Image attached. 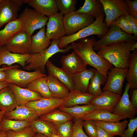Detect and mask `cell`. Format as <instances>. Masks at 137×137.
<instances>
[{
  "label": "cell",
  "instance_id": "cell-57",
  "mask_svg": "<svg viewBox=\"0 0 137 137\" xmlns=\"http://www.w3.org/2000/svg\"><path fill=\"white\" fill-rule=\"evenodd\" d=\"M0 137H7L5 132H2L0 133Z\"/></svg>",
  "mask_w": 137,
  "mask_h": 137
},
{
  "label": "cell",
  "instance_id": "cell-2",
  "mask_svg": "<svg viewBox=\"0 0 137 137\" xmlns=\"http://www.w3.org/2000/svg\"><path fill=\"white\" fill-rule=\"evenodd\" d=\"M134 42L115 43L101 48L97 54L115 67L127 68L131 54V47Z\"/></svg>",
  "mask_w": 137,
  "mask_h": 137
},
{
  "label": "cell",
  "instance_id": "cell-43",
  "mask_svg": "<svg viewBox=\"0 0 137 137\" xmlns=\"http://www.w3.org/2000/svg\"><path fill=\"white\" fill-rule=\"evenodd\" d=\"M115 25L118 26L126 34L130 35L133 33L130 25L125 17V16L117 19L113 23L112 26Z\"/></svg>",
  "mask_w": 137,
  "mask_h": 137
},
{
  "label": "cell",
  "instance_id": "cell-45",
  "mask_svg": "<svg viewBox=\"0 0 137 137\" xmlns=\"http://www.w3.org/2000/svg\"><path fill=\"white\" fill-rule=\"evenodd\" d=\"M137 128V118L130 119L128 124V128L124 131L120 137H133L134 133Z\"/></svg>",
  "mask_w": 137,
  "mask_h": 137
},
{
  "label": "cell",
  "instance_id": "cell-16",
  "mask_svg": "<svg viewBox=\"0 0 137 137\" xmlns=\"http://www.w3.org/2000/svg\"><path fill=\"white\" fill-rule=\"evenodd\" d=\"M20 7L13 0H2L0 2V28L6 23L18 19Z\"/></svg>",
  "mask_w": 137,
  "mask_h": 137
},
{
  "label": "cell",
  "instance_id": "cell-3",
  "mask_svg": "<svg viewBox=\"0 0 137 137\" xmlns=\"http://www.w3.org/2000/svg\"><path fill=\"white\" fill-rule=\"evenodd\" d=\"M105 15L104 13H102L89 26L73 35L61 38L58 44V47L61 49L66 48L70 43L92 35H96L99 38H102L109 29L104 21Z\"/></svg>",
  "mask_w": 137,
  "mask_h": 137
},
{
  "label": "cell",
  "instance_id": "cell-21",
  "mask_svg": "<svg viewBox=\"0 0 137 137\" xmlns=\"http://www.w3.org/2000/svg\"><path fill=\"white\" fill-rule=\"evenodd\" d=\"M39 117L37 113L33 109L26 106H17L15 109L6 113L4 118L10 119L31 122Z\"/></svg>",
  "mask_w": 137,
  "mask_h": 137
},
{
  "label": "cell",
  "instance_id": "cell-49",
  "mask_svg": "<svg viewBox=\"0 0 137 137\" xmlns=\"http://www.w3.org/2000/svg\"><path fill=\"white\" fill-rule=\"evenodd\" d=\"M133 107L136 109L137 108V89L133 90L132 95L130 101Z\"/></svg>",
  "mask_w": 137,
  "mask_h": 137
},
{
  "label": "cell",
  "instance_id": "cell-14",
  "mask_svg": "<svg viewBox=\"0 0 137 137\" xmlns=\"http://www.w3.org/2000/svg\"><path fill=\"white\" fill-rule=\"evenodd\" d=\"M130 86L127 82L122 96L115 106L112 113L117 115L131 119L135 117L137 110L133 107L129 99L128 92Z\"/></svg>",
  "mask_w": 137,
  "mask_h": 137
},
{
  "label": "cell",
  "instance_id": "cell-58",
  "mask_svg": "<svg viewBox=\"0 0 137 137\" xmlns=\"http://www.w3.org/2000/svg\"><path fill=\"white\" fill-rule=\"evenodd\" d=\"M52 137H61L58 134L54 135Z\"/></svg>",
  "mask_w": 137,
  "mask_h": 137
},
{
  "label": "cell",
  "instance_id": "cell-30",
  "mask_svg": "<svg viewBox=\"0 0 137 137\" xmlns=\"http://www.w3.org/2000/svg\"><path fill=\"white\" fill-rule=\"evenodd\" d=\"M96 125L102 127L112 136H121L126 130L128 121L125 120L122 122H108L94 120Z\"/></svg>",
  "mask_w": 137,
  "mask_h": 137
},
{
  "label": "cell",
  "instance_id": "cell-35",
  "mask_svg": "<svg viewBox=\"0 0 137 137\" xmlns=\"http://www.w3.org/2000/svg\"><path fill=\"white\" fill-rule=\"evenodd\" d=\"M47 77H41L33 80L29 83L27 88L38 93L45 98H53L46 83Z\"/></svg>",
  "mask_w": 137,
  "mask_h": 137
},
{
  "label": "cell",
  "instance_id": "cell-5",
  "mask_svg": "<svg viewBox=\"0 0 137 137\" xmlns=\"http://www.w3.org/2000/svg\"><path fill=\"white\" fill-rule=\"evenodd\" d=\"M18 19L21 23L23 30L31 36L35 30L44 27L48 17L34 9L27 7Z\"/></svg>",
  "mask_w": 137,
  "mask_h": 137
},
{
  "label": "cell",
  "instance_id": "cell-12",
  "mask_svg": "<svg viewBox=\"0 0 137 137\" xmlns=\"http://www.w3.org/2000/svg\"><path fill=\"white\" fill-rule=\"evenodd\" d=\"M64 101V99L44 98L38 100L29 101L25 106L34 110L39 117L62 106Z\"/></svg>",
  "mask_w": 137,
  "mask_h": 137
},
{
  "label": "cell",
  "instance_id": "cell-61",
  "mask_svg": "<svg viewBox=\"0 0 137 137\" xmlns=\"http://www.w3.org/2000/svg\"><path fill=\"white\" fill-rule=\"evenodd\" d=\"M45 137H47V136H45Z\"/></svg>",
  "mask_w": 137,
  "mask_h": 137
},
{
  "label": "cell",
  "instance_id": "cell-52",
  "mask_svg": "<svg viewBox=\"0 0 137 137\" xmlns=\"http://www.w3.org/2000/svg\"><path fill=\"white\" fill-rule=\"evenodd\" d=\"M6 113L0 109V124L4 118Z\"/></svg>",
  "mask_w": 137,
  "mask_h": 137
},
{
  "label": "cell",
  "instance_id": "cell-42",
  "mask_svg": "<svg viewBox=\"0 0 137 137\" xmlns=\"http://www.w3.org/2000/svg\"><path fill=\"white\" fill-rule=\"evenodd\" d=\"M83 120L81 118L74 119L71 137H89L83 130Z\"/></svg>",
  "mask_w": 137,
  "mask_h": 137
},
{
  "label": "cell",
  "instance_id": "cell-26",
  "mask_svg": "<svg viewBox=\"0 0 137 137\" xmlns=\"http://www.w3.org/2000/svg\"><path fill=\"white\" fill-rule=\"evenodd\" d=\"M95 96L89 93H85L76 90L70 92L64 99L62 106L70 107L80 105H88Z\"/></svg>",
  "mask_w": 137,
  "mask_h": 137
},
{
  "label": "cell",
  "instance_id": "cell-10",
  "mask_svg": "<svg viewBox=\"0 0 137 137\" xmlns=\"http://www.w3.org/2000/svg\"><path fill=\"white\" fill-rule=\"evenodd\" d=\"M128 71V68L112 67L107 71V80L103 92L109 91L121 95Z\"/></svg>",
  "mask_w": 137,
  "mask_h": 137
},
{
  "label": "cell",
  "instance_id": "cell-6",
  "mask_svg": "<svg viewBox=\"0 0 137 137\" xmlns=\"http://www.w3.org/2000/svg\"><path fill=\"white\" fill-rule=\"evenodd\" d=\"M19 67L17 65H12L4 71L7 75L6 82L26 88L29 83L33 80L39 77L47 76L39 71L28 72L18 68Z\"/></svg>",
  "mask_w": 137,
  "mask_h": 137
},
{
  "label": "cell",
  "instance_id": "cell-34",
  "mask_svg": "<svg viewBox=\"0 0 137 137\" xmlns=\"http://www.w3.org/2000/svg\"><path fill=\"white\" fill-rule=\"evenodd\" d=\"M128 71L125 78L130 84V89H137V50L133 51L128 61Z\"/></svg>",
  "mask_w": 137,
  "mask_h": 137
},
{
  "label": "cell",
  "instance_id": "cell-40",
  "mask_svg": "<svg viewBox=\"0 0 137 137\" xmlns=\"http://www.w3.org/2000/svg\"><path fill=\"white\" fill-rule=\"evenodd\" d=\"M73 122V120H70L56 126L58 135L61 137H71Z\"/></svg>",
  "mask_w": 137,
  "mask_h": 137
},
{
  "label": "cell",
  "instance_id": "cell-33",
  "mask_svg": "<svg viewBox=\"0 0 137 137\" xmlns=\"http://www.w3.org/2000/svg\"><path fill=\"white\" fill-rule=\"evenodd\" d=\"M22 30L21 23L18 19L7 23L4 29L0 30V46L6 45L10 38Z\"/></svg>",
  "mask_w": 137,
  "mask_h": 137
},
{
  "label": "cell",
  "instance_id": "cell-46",
  "mask_svg": "<svg viewBox=\"0 0 137 137\" xmlns=\"http://www.w3.org/2000/svg\"><path fill=\"white\" fill-rule=\"evenodd\" d=\"M125 17L130 25L134 36L137 37V17L131 14Z\"/></svg>",
  "mask_w": 137,
  "mask_h": 137
},
{
  "label": "cell",
  "instance_id": "cell-8",
  "mask_svg": "<svg viewBox=\"0 0 137 137\" xmlns=\"http://www.w3.org/2000/svg\"><path fill=\"white\" fill-rule=\"evenodd\" d=\"M137 37L128 35L123 31L118 26H111L103 37L96 41L93 45L94 50L98 51L101 48L108 45L121 42H134Z\"/></svg>",
  "mask_w": 137,
  "mask_h": 137
},
{
  "label": "cell",
  "instance_id": "cell-37",
  "mask_svg": "<svg viewBox=\"0 0 137 137\" xmlns=\"http://www.w3.org/2000/svg\"><path fill=\"white\" fill-rule=\"evenodd\" d=\"M107 77L103 75L97 70L90 80L88 88V93L96 97L101 95L103 91L100 87L105 84Z\"/></svg>",
  "mask_w": 137,
  "mask_h": 137
},
{
  "label": "cell",
  "instance_id": "cell-11",
  "mask_svg": "<svg viewBox=\"0 0 137 137\" xmlns=\"http://www.w3.org/2000/svg\"><path fill=\"white\" fill-rule=\"evenodd\" d=\"M31 41V36L22 30L10 38L6 46L11 52L24 55L30 54Z\"/></svg>",
  "mask_w": 137,
  "mask_h": 137
},
{
  "label": "cell",
  "instance_id": "cell-36",
  "mask_svg": "<svg viewBox=\"0 0 137 137\" xmlns=\"http://www.w3.org/2000/svg\"><path fill=\"white\" fill-rule=\"evenodd\" d=\"M57 109L40 116V118L50 122L56 126L73 119L68 113Z\"/></svg>",
  "mask_w": 137,
  "mask_h": 137
},
{
  "label": "cell",
  "instance_id": "cell-59",
  "mask_svg": "<svg viewBox=\"0 0 137 137\" xmlns=\"http://www.w3.org/2000/svg\"><path fill=\"white\" fill-rule=\"evenodd\" d=\"M2 0H0V2H1Z\"/></svg>",
  "mask_w": 137,
  "mask_h": 137
},
{
  "label": "cell",
  "instance_id": "cell-31",
  "mask_svg": "<svg viewBox=\"0 0 137 137\" xmlns=\"http://www.w3.org/2000/svg\"><path fill=\"white\" fill-rule=\"evenodd\" d=\"M76 11L89 15L95 19L104 13L103 5L100 0H85L82 6Z\"/></svg>",
  "mask_w": 137,
  "mask_h": 137
},
{
  "label": "cell",
  "instance_id": "cell-44",
  "mask_svg": "<svg viewBox=\"0 0 137 137\" xmlns=\"http://www.w3.org/2000/svg\"><path fill=\"white\" fill-rule=\"evenodd\" d=\"M83 127L89 137H97V129L93 120L83 121Z\"/></svg>",
  "mask_w": 137,
  "mask_h": 137
},
{
  "label": "cell",
  "instance_id": "cell-48",
  "mask_svg": "<svg viewBox=\"0 0 137 137\" xmlns=\"http://www.w3.org/2000/svg\"><path fill=\"white\" fill-rule=\"evenodd\" d=\"M96 125L97 129V137H114L108 133L102 127Z\"/></svg>",
  "mask_w": 137,
  "mask_h": 137
},
{
  "label": "cell",
  "instance_id": "cell-13",
  "mask_svg": "<svg viewBox=\"0 0 137 137\" xmlns=\"http://www.w3.org/2000/svg\"><path fill=\"white\" fill-rule=\"evenodd\" d=\"M63 17L60 12L48 17L46 36L49 39L59 40L65 36Z\"/></svg>",
  "mask_w": 137,
  "mask_h": 137
},
{
  "label": "cell",
  "instance_id": "cell-25",
  "mask_svg": "<svg viewBox=\"0 0 137 137\" xmlns=\"http://www.w3.org/2000/svg\"><path fill=\"white\" fill-rule=\"evenodd\" d=\"M126 118L116 115L106 109L101 108L93 111L81 119L83 121L93 120L105 122H117Z\"/></svg>",
  "mask_w": 137,
  "mask_h": 137
},
{
  "label": "cell",
  "instance_id": "cell-9",
  "mask_svg": "<svg viewBox=\"0 0 137 137\" xmlns=\"http://www.w3.org/2000/svg\"><path fill=\"white\" fill-rule=\"evenodd\" d=\"M95 21L91 16L74 11L64 15L63 22L66 36L73 35L92 24Z\"/></svg>",
  "mask_w": 137,
  "mask_h": 137
},
{
  "label": "cell",
  "instance_id": "cell-15",
  "mask_svg": "<svg viewBox=\"0 0 137 137\" xmlns=\"http://www.w3.org/2000/svg\"><path fill=\"white\" fill-rule=\"evenodd\" d=\"M62 68L67 73L72 76L86 69L87 65L80 57L76 52L62 56L60 60Z\"/></svg>",
  "mask_w": 137,
  "mask_h": 137
},
{
  "label": "cell",
  "instance_id": "cell-60",
  "mask_svg": "<svg viewBox=\"0 0 137 137\" xmlns=\"http://www.w3.org/2000/svg\"><path fill=\"white\" fill-rule=\"evenodd\" d=\"M1 132V130H0V133Z\"/></svg>",
  "mask_w": 137,
  "mask_h": 137
},
{
  "label": "cell",
  "instance_id": "cell-38",
  "mask_svg": "<svg viewBox=\"0 0 137 137\" xmlns=\"http://www.w3.org/2000/svg\"><path fill=\"white\" fill-rule=\"evenodd\" d=\"M31 122L26 121H19L4 118L0 124L1 132L11 130L14 131H21L30 126Z\"/></svg>",
  "mask_w": 137,
  "mask_h": 137
},
{
  "label": "cell",
  "instance_id": "cell-23",
  "mask_svg": "<svg viewBox=\"0 0 137 137\" xmlns=\"http://www.w3.org/2000/svg\"><path fill=\"white\" fill-rule=\"evenodd\" d=\"M48 75L55 77L65 84L70 92L75 90L73 82L72 76L62 68H60L54 65L49 60L46 64Z\"/></svg>",
  "mask_w": 137,
  "mask_h": 137
},
{
  "label": "cell",
  "instance_id": "cell-39",
  "mask_svg": "<svg viewBox=\"0 0 137 137\" xmlns=\"http://www.w3.org/2000/svg\"><path fill=\"white\" fill-rule=\"evenodd\" d=\"M57 8L60 12L65 15L76 10V0H56Z\"/></svg>",
  "mask_w": 137,
  "mask_h": 137
},
{
  "label": "cell",
  "instance_id": "cell-1",
  "mask_svg": "<svg viewBox=\"0 0 137 137\" xmlns=\"http://www.w3.org/2000/svg\"><path fill=\"white\" fill-rule=\"evenodd\" d=\"M96 41L93 38H85L72 43L74 50L82 58L85 64L94 67L103 75L107 77V73L113 65L102 58L93 50V45Z\"/></svg>",
  "mask_w": 137,
  "mask_h": 137
},
{
  "label": "cell",
  "instance_id": "cell-20",
  "mask_svg": "<svg viewBox=\"0 0 137 137\" xmlns=\"http://www.w3.org/2000/svg\"><path fill=\"white\" fill-rule=\"evenodd\" d=\"M96 71L94 68L86 69L78 74L72 76L75 90L84 93H88L90 79L94 75Z\"/></svg>",
  "mask_w": 137,
  "mask_h": 137
},
{
  "label": "cell",
  "instance_id": "cell-27",
  "mask_svg": "<svg viewBox=\"0 0 137 137\" xmlns=\"http://www.w3.org/2000/svg\"><path fill=\"white\" fill-rule=\"evenodd\" d=\"M46 83L53 98L64 99L70 92L65 84L50 75L47 76Z\"/></svg>",
  "mask_w": 137,
  "mask_h": 137
},
{
  "label": "cell",
  "instance_id": "cell-47",
  "mask_svg": "<svg viewBox=\"0 0 137 137\" xmlns=\"http://www.w3.org/2000/svg\"><path fill=\"white\" fill-rule=\"evenodd\" d=\"M125 1L129 8L130 14L137 17V0H126Z\"/></svg>",
  "mask_w": 137,
  "mask_h": 137
},
{
  "label": "cell",
  "instance_id": "cell-51",
  "mask_svg": "<svg viewBox=\"0 0 137 137\" xmlns=\"http://www.w3.org/2000/svg\"><path fill=\"white\" fill-rule=\"evenodd\" d=\"M13 1L21 7L23 4L27 3L28 0H13Z\"/></svg>",
  "mask_w": 137,
  "mask_h": 137
},
{
  "label": "cell",
  "instance_id": "cell-28",
  "mask_svg": "<svg viewBox=\"0 0 137 137\" xmlns=\"http://www.w3.org/2000/svg\"><path fill=\"white\" fill-rule=\"evenodd\" d=\"M46 28L44 27L35 35L31 36L30 54L41 52L47 48L51 41L46 36Z\"/></svg>",
  "mask_w": 137,
  "mask_h": 137
},
{
  "label": "cell",
  "instance_id": "cell-7",
  "mask_svg": "<svg viewBox=\"0 0 137 137\" xmlns=\"http://www.w3.org/2000/svg\"><path fill=\"white\" fill-rule=\"evenodd\" d=\"M106 15L104 22L109 28L117 18L131 14L125 0H100Z\"/></svg>",
  "mask_w": 137,
  "mask_h": 137
},
{
  "label": "cell",
  "instance_id": "cell-55",
  "mask_svg": "<svg viewBox=\"0 0 137 137\" xmlns=\"http://www.w3.org/2000/svg\"><path fill=\"white\" fill-rule=\"evenodd\" d=\"M10 66H8L6 65H4L2 68H0V71H4L6 69L9 67Z\"/></svg>",
  "mask_w": 137,
  "mask_h": 137
},
{
  "label": "cell",
  "instance_id": "cell-4",
  "mask_svg": "<svg viewBox=\"0 0 137 137\" xmlns=\"http://www.w3.org/2000/svg\"><path fill=\"white\" fill-rule=\"evenodd\" d=\"M59 40H53L50 46L42 52L31 54L29 60L26 62L24 69L28 71L33 70L39 71L44 74L45 66L49 59L54 55L58 53L67 52L72 48V46H68L64 49L60 48L58 46Z\"/></svg>",
  "mask_w": 137,
  "mask_h": 137
},
{
  "label": "cell",
  "instance_id": "cell-17",
  "mask_svg": "<svg viewBox=\"0 0 137 137\" xmlns=\"http://www.w3.org/2000/svg\"><path fill=\"white\" fill-rule=\"evenodd\" d=\"M8 85L15 96L17 106H25L29 101L38 100L44 98L38 93L27 88H22L12 83H8Z\"/></svg>",
  "mask_w": 137,
  "mask_h": 137
},
{
  "label": "cell",
  "instance_id": "cell-56",
  "mask_svg": "<svg viewBox=\"0 0 137 137\" xmlns=\"http://www.w3.org/2000/svg\"><path fill=\"white\" fill-rule=\"evenodd\" d=\"M45 136L42 134L36 133L32 137H45Z\"/></svg>",
  "mask_w": 137,
  "mask_h": 137
},
{
  "label": "cell",
  "instance_id": "cell-41",
  "mask_svg": "<svg viewBox=\"0 0 137 137\" xmlns=\"http://www.w3.org/2000/svg\"><path fill=\"white\" fill-rule=\"evenodd\" d=\"M5 132L7 137H32L36 133L30 126L20 131L16 132L9 130Z\"/></svg>",
  "mask_w": 137,
  "mask_h": 137
},
{
  "label": "cell",
  "instance_id": "cell-18",
  "mask_svg": "<svg viewBox=\"0 0 137 137\" xmlns=\"http://www.w3.org/2000/svg\"><path fill=\"white\" fill-rule=\"evenodd\" d=\"M30 56L31 54L24 55L11 52L8 50L6 45L0 46V66L2 65L11 66L16 63L24 68L26 62Z\"/></svg>",
  "mask_w": 137,
  "mask_h": 137
},
{
  "label": "cell",
  "instance_id": "cell-29",
  "mask_svg": "<svg viewBox=\"0 0 137 137\" xmlns=\"http://www.w3.org/2000/svg\"><path fill=\"white\" fill-rule=\"evenodd\" d=\"M30 126L36 133L42 134L46 136L52 137L55 134H58L56 126L40 118L31 122Z\"/></svg>",
  "mask_w": 137,
  "mask_h": 137
},
{
  "label": "cell",
  "instance_id": "cell-50",
  "mask_svg": "<svg viewBox=\"0 0 137 137\" xmlns=\"http://www.w3.org/2000/svg\"><path fill=\"white\" fill-rule=\"evenodd\" d=\"M6 74L5 71H0V82H6Z\"/></svg>",
  "mask_w": 137,
  "mask_h": 137
},
{
  "label": "cell",
  "instance_id": "cell-22",
  "mask_svg": "<svg viewBox=\"0 0 137 137\" xmlns=\"http://www.w3.org/2000/svg\"><path fill=\"white\" fill-rule=\"evenodd\" d=\"M27 4L48 17L58 13L59 11L55 0H28Z\"/></svg>",
  "mask_w": 137,
  "mask_h": 137
},
{
  "label": "cell",
  "instance_id": "cell-54",
  "mask_svg": "<svg viewBox=\"0 0 137 137\" xmlns=\"http://www.w3.org/2000/svg\"><path fill=\"white\" fill-rule=\"evenodd\" d=\"M135 49H137V42L136 41L134 42L131 46V50L133 51Z\"/></svg>",
  "mask_w": 137,
  "mask_h": 137
},
{
  "label": "cell",
  "instance_id": "cell-19",
  "mask_svg": "<svg viewBox=\"0 0 137 137\" xmlns=\"http://www.w3.org/2000/svg\"><path fill=\"white\" fill-rule=\"evenodd\" d=\"M121 97V95L109 91L103 92L100 95L94 97L90 104L96 107L108 110L112 112Z\"/></svg>",
  "mask_w": 137,
  "mask_h": 137
},
{
  "label": "cell",
  "instance_id": "cell-53",
  "mask_svg": "<svg viewBox=\"0 0 137 137\" xmlns=\"http://www.w3.org/2000/svg\"><path fill=\"white\" fill-rule=\"evenodd\" d=\"M8 85V83L6 82H0V90Z\"/></svg>",
  "mask_w": 137,
  "mask_h": 137
},
{
  "label": "cell",
  "instance_id": "cell-24",
  "mask_svg": "<svg viewBox=\"0 0 137 137\" xmlns=\"http://www.w3.org/2000/svg\"><path fill=\"white\" fill-rule=\"evenodd\" d=\"M17 106L15 96L8 85L0 90V109L6 113L12 111Z\"/></svg>",
  "mask_w": 137,
  "mask_h": 137
},
{
  "label": "cell",
  "instance_id": "cell-32",
  "mask_svg": "<svg viewBox=\"0 0 137 137\" xmlns=\"http://www.w3.org/2000/svg\"><path fill=\"white\" fill-rule=\"evenodd\" d=\"M59 108L61 111L69 114L75 119L81 118L96 109L102 108L89 104L83 105H77L70 107L61 106Z\"/></svg>",
  "mask_w": 137,
  "mask_h": 137
}]
</instances>
